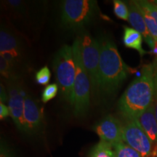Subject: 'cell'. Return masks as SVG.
<instances>
[{"mask_svg": "<svg viewBox=\"0 0 157 157\" xmlns=\"http://www.w3.org/2000/svg\"><path fill=\"white\" fill-rule=\"evenodd\" d=\"M0 52H11L22 58L23 45L20 38L8 29L1 27L0 31Z\"/></svg>", "mask_w": 157, "mask_h": 157, "instance_id": "4fadbf2b", "label": "cell"}, {"mask_svg": "<svg viewBox=\"0 0 157 157\" xmlns=\"http://www.w3.org/2000/svg\"><path fill=\"white\" fill-rule=\"evenodd\" d=\"M122 132L124 143L137 151L141 157L157 156V147L134 119H124Z\"/></svg>", "mask_w": 157, "mask_h": 157, "instance_id": "52a82bcc", "label": "cell"}, {"mask_svg": "<svg viewBox=\"0 0 157 157\" xmlns=\"http://www.w3.org/2000/svg\"><path fill=\"white\" fill-rule=\"evenodd\" d=\"M113 12L116 16L124 21L129 20V8L126 3L120 0L113 1Z\"/></svg>", "mask_w": 157, "mask_h": 157, "instance_id": "ac0fdd59", "label": "cell"}, {"mask_svg": "<svg viewBox=\"0 0 157 157\" xmlns=\"http://www.w3.org/2000/svg\"><path fill=\"white\" fill-rule=\"evenodd\" d=\"M10 116V111L9 107L6 106L5 104L0 103V119H2Z\"/></svg>", "mask_w": 157, "mask_h": 157, "instance_id": "cb8c5ba5", "label": "cell"}, {"mask_svg": "<svg viewBox=\"0 0 157 157\" xmlns=\"http://www.w3.org/2000/svg\"><path fill=\"white\" fill-rule=\"evenodd\" d=\"M98 12L95 0H66L62 2L60 22L69 30H80L95 19Z\"/></svg>", "mask_w": 157, "mask_h": 157, "instance_id": "277c9868", "label": "cell"}, {"mask_svg": "<svg viewBox=\"0 0 157 157\" xmlns=\"http://www.w3.org/2000/svg\"><path fill=\"white\" fill-rule=\"evenodd\" d=\"M137 124L146 132L153 144L157 147V120L155 115L154 102L149 105L144 112L135 119Z\"/></svg>", "mask_w": 157, "mask_h": 157, "instance_id": "7c38bea8", "label": "cell"}, {"mask_svg": "<svg viewBox=\"0 0 157 157\" xmlns=\"http://www.w3.org/2000/svg\"><path fill=\"white\" fill-rule=\"evenodd\" d=\"M129 20L128 21L132 25L133 29L138 31L142 35L146 42L151 48L153 49L154 46L155 40L149 32L147 25L143 17L142 12L139 6L137 5L135 1L129 2Z\"/></svg>", "mask_w": 157, "mask_h": 157, "instance_id": "8fae6325", "label": "cell"}, {"mask_svg": "<svg viewBox=\"0 0 157 157\" xmlns=\"http://www.w3.org/2000/svg\"><path fill=\"white\" fill-rule=\"evenodd\" d=\"M72 48L76 64V76L74 84L71 107L75 117H83L87 113L90 105L91 84L83 62L80 49L79 39L74 41Z\"/></svg>", "mask_w": 157, "mask_h": 157, "instance_id": "3957f363", "label": "cell"}, {"mask_svg": "<svg viewBox=\"0 0 157 157\" xmlns=\"http://www.w3.org/2000/svg\"><path fill=\"white\" fill-rule=\"evenodd\" d=\"M153 67H154V102L155 106V115L157 120V58L155 59L153 62Z\"/></svg>", "mask_w": 157, "mask_h": 157, "instance_id": "603a6c76", "label": "cell"}, {"mask_svg": "<svg viewBox=\"0 0 157 157\" xmlns=\"http://www.w3.org/2000/svg\"><path fill=\"white\" fill-rule=\"evenodd\" d=\"M25 132L38 134L44 125L43 108L31 96L26 95L24 101Z\"/></svg>", "mask_w": 157, "mask_h": 157, "instance_id": "30bf717a", "label": "cell"}, {"mask_svg": "<svg viewBox=\"0 0 157 157\" xmlns=\"http://www.w3.org/2000/svg\"><path fill=\"white\" fill-rule=\"evenodd\" d=\"M53 69L63 99L71 104L76 76V64L72 46L63 45L53 60Z\"/></svg>", "mask_w": 157, "mask_h": 157, "instance_id": "5b68a950", "label": "cell"}, {"mask_svg": "<svg viewBox=\"0 0 157 157\" xmlns=\"http://www.w3.org/2000/svg\"><path fill=\"white\" fill-rule=\"evenodd\" d=\"M8 107L10 111V117L17 128L21 132H25L24 101L26 94L17 80L8 81Z\"/></svg>", "mask_w": 157, "mask_h": 157, "instance_id": "ba28073f", "label": "cell"}, {"mask_svg": "<svg viewBox=\"0 0 157 157\" xmlns=\"http://www.w3.org/2000/svg\"><path fill=\"white\" fill-rule=\"evenodd\" d=\"M143 17H144L145 21H146L147 28H148L149 32L155 41H157V22L155 19L148 12L141 9Z\"/></svg>", "mask_w": 157, "mask_h": 157, "instance_id": "d6986e66", "label": "cell"}, {"mask_svg": "<svg viewBox=\"0 0 157 157\" xmlns=\"http://www.w3.org/2000/svg\"><path fill=\"white\" fill-rule=\"evenodd\" d=\"M151 2H152L153 4H154L155 5L157 6V0H154V1H150Z\"/></svg>", "mask_w": 157, "mask_h": 157, "instance_id": "4316f807", "label": "cell"}, {"mask_svg": "<svg viewBox=\"0 0 157 157\" xmlns=\"http://www.w3.org/2000/svg\"><path fill=\"white\" fill-rule=\"evenodd\" d=\"M0 100H1V103L4 104L9 101L8 95L7 94V90H6L5 86L2 84H1V85H0Z\"/></svg>", "mask_w": 157, "mask_h": 157, "instance_id": "d4e9b609", "label": "cell"}, {"mask_svg": "<svg viewBox=\"0 0 157 157\" xmlns=\"http://www.w3.org/2000/svg\"><path fill=\"white\" fill-rule=\"evenodd\" d=\"M58 85L57 84H51L47 86L42 95V101L46 103L57 95L58 92Z\"/></svg>", "mask_w": 157, "mask_h": 157, "instance_id": "ffe728a7", "label": "cell"}, {"mask_svg": "<svg viewBox=\"0 0 157 157\" xmlns=\"http://www.w3.org/2000/svg\"><path fill=\"white\" fill-rule=\"evenodd\" d=\"M123 42L127 48L137 50L141 56L147 53L142 47L143 36L133 28L127 26L124 27Z\"/></svg>", "mask_w": 157, "mask_h": 157, "instance_id": "5bb4252c", "label": "cell"}, {"mask_svg": "<svg viewBox=\"0 0 157 157\" xmlns=\"http://www.w3.org/2000/svg\"><path fill=\"white\" fill-rule=\"evenodd\" d=\"M154 90L153 64L145 65L140 76L131 82L118 103L123 117L135 120L144 112L154 101Z\"/></svg>", "mask_w": 157, "mask_h": 157, "instance_id": "7a4b0ae2", "label": "cell"}, {"mask_svg": "<svg viewBox=\"0 0 157 157\" xmlns=\"http://www.w3.org/2000/svg\"><path fill=\"white\" fill-rule=\"evenodd\" d=\"M88 157H116L114 147L101 140L91 148Z\"/></svg>", "mask_w": 157, "mask_h": 157, "instance_id": "9a60e30c", "label": "cell"}, {"mask_svg": "<svg viewBox=\"0 0 157 157\" xmlns=\"http://www.w3.org/2000/svg\"><path fill=\"white\" fill-rule=\"evenodd\" d=\"M113 147L116 152V157H141L140 154L137 151L124 143H119Z\"/></svg>", "mask_w": 157, "mask_h": 157, "instance_id": "e0dca14e", "label": "cell"}, {"mask_svg": "<svg viewBox=\"0 0 157 157\" xmlns=\"http://www.w3.org/2000/svg\"><path fill=\"white\" fill-rule=\"evenodd\" d=\"M51 73L48 66H44L36 74V81L40 85H47L50 81Z\"/></svg>", "mask_w": 157, "mask_h": 157, "instance_id": "44dd1931", "label": "cell"}, {"mask_svg": "<svg viewBox=\"0 0 157 157\" xmlns=\"http://www.w3.org/2000/svg\"><path fill=\"white\" fill-rule=\"evenodd\" d=\"M152 52H153V54L155 55V56H156V58H157V41H155L154 46L152 49Z\"/></svg>", "mask_w": 157, "mask_h": 157, "instance_id": "484cf974", "label": "cell"}, {"mask_svg": "<svg viewBox=\"0 0 157 157\" xmlns=\"http://www.w3.org/2000/svg\"><path fill=\"white\" fill-rule=\"evenodd\" d=\"M82 62L91 84V93L95 100L101 97L100 93V43L88 34L78 36Z\"/></svg>", "mask_w": 157, "mask_h": 157, "instance_id": "8992f818", "label": "cell"}, {"mask_svg": "<svg viewBox=\"0 0 157 157\" xmlns=\"http://www.w3.org/2000/svg\"><path fill=\"white\" fill-rule=\"evenodd\" d=\"M100 43V93L101 97L114 95L126 79L128 68L117 45L110 37L101 36Z\"/></svg>", "mask_w": 157, "mask_h": 157, "instance_id": "6da1fadb", "label": "cell"}, {"mask_svg": "<svg viewBox=\"0 0 157 157\" xmlns=\"http://www.w3.org/2000/svg\"><path fill=\"white\" fill-rule=\"evenodd\" d=\"M0 72L1 75L8 81L17 80L18 74L16 72V67L0 56Z\"/></svg>", "mask_w": 157, "mask_h": 157, "instance_id": "2e32d148", "label": "cell"}, {"mask_svg": "<svg viewBox=\"0 0 157 157\" xmlns=\"http://www.w3.org/2000/svg\"><path fill=\"white\" fill-rule=\"evenodd\" d=\"M101 140L110 143L113 146L124 143L122 124L113 115H107L93 127Z\"/></svg>", "mask_w": 157, "mask_h": 157, "instance_id": "9c48e42d", "label": "cell"}, {"mask_svg": "<svg viewBox=\"0 0 157 157\" xmlns=\"http://www.w3.org/2000/svg\"><path fill=\"white\" fill-rule=\"evenodd\" d=\"M137 5L140 7L141 9L144 10L148 12L151 16L155 19L157 22V6L155 5L151 2L148 1H135Z\"/></svg>", "mask_w": 157, "mask_h": 157, "instance_id": "7402d4cb", "label": "cell"}]
</instances>
